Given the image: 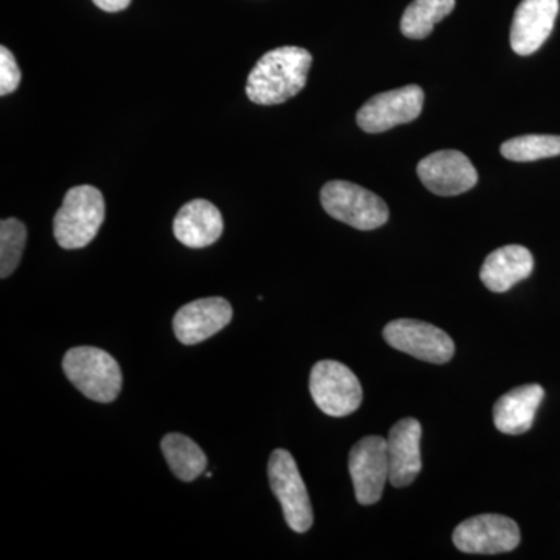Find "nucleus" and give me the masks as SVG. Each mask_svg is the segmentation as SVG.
I'll use <instances>...</instances> for the list:
<instances>
[{
    "label": "nucleus",
    "instance_id": "f257e3e1",
    "mask_svg": "<svg viewBox=\"0 0 560 560\" xmlns=\"http://www.w3.org/2000/svg\"><path fill=\"white\" fill-rule=\"evenodd\" d=\"M312 54L285 46L267 51L250 70L246 95L256 105H280L300 94L307 84Z\"/></svg>",
    "mask_w": 560,
    "mask_h": 560
},
{
    "label": "nucleus",
    "instance_id": "f03ea898",
    "mask_svg": "<svg viewBox=\"0 0 560 560\" xmlns=\"http://www.w3.org/2000/svg\"><path fill=\"white\" fill-rule=\"evenodd\" d=\"M105 213V198L97 187H72L54 219L55 241L65 249L84 248L97 237Z\"/></svg>",
    "mask_w": 560,
    "mask_h": 560
},
{
    "label": "nucleus",
    "instance_id": "7ed1b4c3",
    "mask_svg": "<svg viewBox=\"0 0 560 560\" xmlns=\"http://www.w3.org/2000/svg\"><path fill=\"white\" fill-rule=\"evenodd\" d=\"M66 377L88 399L109 404L119 397L121 371L106 350L80 346L68 350L62 360Z\"/></svg>",
    "mask_w": 560,
    "mask_h": 560
},
{
    "label": "nucleus",
    "instance_id": "20e7f679",
    "mask_svg": "<svg viewBox=\"0 0 560 560\" xmlns=\"http://www.w3.org/2000/svg\"><path fill=\"white\" fill-rule=\"evenodd\" d=\"M320 202L331 219L360 231L377 230L389 219L388 206L381 197L349 180L327 183Z\"/></svg>",
    "mask_w": 560,
    "mask_h": 560
},
{
    "label": "nucleus",
    "instance_id": "39448f33",
    "mask_svg": "<svg viewBox=\"0 0 560 560\" xmlns=\"http://www.w3.org/2000/svg\"><path fill=\"white\" fill-rule=\"evenodd\" d=\"M268 478L272 493L282 506L287 525L294 533H307L313 525L312 503L296 460L290 452L278 448L271 453Z\"/></svg>",
    "mask_w": 560,
    "mask_h": 560
},
{
    "label": "nucleus",
    "instance_id": "423d86ee",
    "mask_svg": "<svg viewBox=\"0 0 560 560\" xmlns=\"http://www.w3.org/2000/svg\"><path fill=\"white\" fill-rule=\"evenodd\" d=\"M311 394L324 415L345 418L359 410L363 389L346 364L323 360L311 372Z\"/></svg>",
    "mask_w": 560,
    "mask_h": 560
},
{
    "label": "nucleus",
    "instance_id": "0eeeda50",
    "mask_svg": "<svg viewBox=\"0 0 560 560\" xmlns=\"http://www.w3.org/2000/svg\"><path fill=\"white\" fill-rule=\"evenodd\" d=\"M453 544L467 555H500L518 547L521 529L517 523L504 515H475L456 526Z\"/></svg>",
    "mask_w": 560,
    "mask_h": 560
},
{
    "label": "nucleus",
    "instance_id": "6e6552de",
    "mask_svg": "<svg viewBox=\"0 0 560 560\" xmlns=\"http://www.w3.org/2000/svg\"><path fill=\"white\" fill-rule=\"evenodd\" d=\"M390 348L429 363L444 364L455 353V342L433 324L418 319H396L383 330Z\"/></svg>",
    "mask_w": 560,
    "mask_h": 560
},
{
    "label": "nucleus",
    "instance_id": "1a4fd4ad",
    "mask_svg": "<svg viewBox=\"0 0 560 560\" xmlns=\"http://www.w3.org/2000/svg\"><path fill=\"white\" fill-rule=\"evenodd\" d=\"M349 471L357 501L363 506L377 503L389 481L388 442L381 436L357 442L350 451Z\"/></svg>",
    "mask_w": 560,
    "mask_h": 560
},
{
    "label": "nucleus",
    "instance_id": "9d476101",
    "mask_svg": "<svg viewBox=\"0 0 560 560\" xmlns=\"http://www.w3.org/2000/svg\"><path fill=\"white\" fill-rule=\"evenodd\" d=\"M425 95L416 84L374 95L357 113L361 130L371 132L388 131L397 125L410 124L422 113Z\"/></svg>",
    "mask_w": 560,
    "mask_h": 560
},
{
    "label": "nucleus",
    "instance_id": "9b49d317",
    "mask_svg": "<svg viewBox=\"0 0 560 560\" xmlns=\"http://www.w3.org/2000/svg\"><path fill=\"white\" fill-rule=\"evenodd\" d=\"M423 186L440 197H455L474 189L478 172L469 158L458 150H441L423 158L418 164Z\"/></svg>",
    "mask_w": 560,
    "mask_h": 560
},
{
    "label": "nucleus",
    "instance_id": "f8f14e48",
    "mask_svg": "<svg viewBox=\"0 0 560 560\" xmlns=\"http://www.w3.org/2000/svg\"><path fill=\"white\" fill-rule=\"evenodd\" d=\"M232 307L224 298H205L184 305L173 318V331L183 345L209 340L232 320Z\"/></svg>",
    "mask_w": 560,
    "mask_h": 560
},
{
    "label": "nucleus",
    "instance_id": "ddd939ff",
    "mask_svg": "<svg viewBox=\"0 0 560 560\" xmlns=\"http://www.w3.org/2000/svg\"><path fill=\"white\" fill-rule=\"evenodd\" d=\"M558 13L559 0H522L512 21V50L518 55L539 50L550 38Z\"/></svg>",
    "mask_w": 560,
    "mask_h": 560
},
{
    "label": "nucleus",
    "instance_id": "4468645a",
    "mask_svg": "<svg viewBox=\"0 0 560 560\" xmlns=\"http://www.w3.org/2000/svg\"><path fill=\"white\" fill-rule=\"evenodd\" d=\"M422 425L418 419H401L389 430V482L394 488H407L422 470L420 460Z\"/></svg>",
    "mask_w": 560,
    "mask_h": 560
},
{
    "label": "nucleus",
    "instance_id": "2eb2a0df",
    "mask_svg": "<svg viewBox=\"0 0 560 560\" xmlns=\"http://www.w3.org/2000/svg\"><path fill=\"white\" fill-rule=\"evenodd\" d=\"M223 217L206 200H194L179 209L173 220V234L184 246L201 249L213 245L223 234Z\"/></svg>",
    "mask_w": 560,
    "mask_h": 560
},
{
    "label": "nucleus",
    "instance_id": "dca6fc26",
    "mask_svg": "<svg viewBox=\"0 0 560 560\" xmlns=\"http://www.w3.org/2000/svg\"><path fill=\"white\" fill-rule=\"evenodd\" d=\"M534 270L533 254L522 245H508L490 253L482 264L480 278L486 289L504 293L515 283L529 278Z\"/></svg>",
    "mask_w": 560,
    "mask_h": 560
},
{
    "label": "nucleus",
    "instance_id": "f3484780",
    "mask_svg": "<svg viewBox=\"0 0 560 560\" xmlns=\"http://www.w3.org/2000/svg\"><path fill=\"white\" fill-rule=\"evenodd\" d=\"M540 385H525L510 390L493 405V423L504 434H523L533 427L537 408L544 400Z\"/></svg>",
    "mask_w": 560,
    "mask_h": 560
},
{
    "label": "nucleus",
    "instance_id": "a211bd4d",
    "mask_svg": "<svg viewBox=\"0 0 560 560\" xmlns=\"http://www.w3.org/2000/svg\"><path fill=\"white\" fill-rule=\"evenodd\" d=\"M162 453L173 475L180 481L190 482L205 474L208 467L206 453L197 442L180 433H168L161 442Z\"/></svg>",
    "mask_w": 560,
    "mask_h": 560
},
{
    "label": "nucleus",
    "instance_id": "6ab92c4d",
    "mask_svg": "<svg viewBox=\"0 0 560 560\" xmlns=\"http://www.w3.org/2000/svg\"><path fill=\"white\" fill-rule=\"evenodd\" d=\"M455 5L456 0H415L401 16L400 31L410 39L427 38Z\"/></svg>",
    "mask_w": 560,
    "mask_h": 560
},
{
    "label": "nucleus",
    "instance_id": "aec40b11",
    "mask_svg": "<svg viewBox=\"0 0 560 560\" xmlns=\"http://www.w3.org/2000/svg\"><path fill=\"white\" fill-rule=\"evenodd\" d=\"M501 154L514 162H533L560 156V136L528 135L506 140Z\"/></svg>",
    "mask_w": 560,
    "mask_h": 560
},
{
    "label": "nucleus",
    "instance_id": "412c9836",
    "mask_svg": "<svg viewBox=\"0 0 560 560\" xmlns=\"http://www.w3.org/2000/svg\"><path fill=\"white\" fill-rule=\"evenodd\" d=\"M27 242V228L16 219H5L0 223V278L13 275L24 253Z\"/></svg>",
    "mask_w": 560,
    "mask_h": 560
},
{
    "label": "nucleus",
    "instance_id": "4be33fe9",
    "mask_svg": "<svg viewBox=\"0 0 560 560\" xmlns=\"http://www.w3.org/2000/svg\"><path fill=\"white\" fill-rule=\"evenodd\" d=\"M21 69L16 58L5 46L0 47V95L13 94L21 84Z\"/></svg>",
    "mask_w": 560,
    "mask_h": 560
},
{
    "label": "nucleus",
    "instance_id": "5701e85b",
    "mask_svg": "<svg viewBox=\"0 0 560 560\" xmlns=\"http://www.w3.org/2000/svg\"><path fill=\"white\" fill-rule=\"evenodd\" d=\"M98 9L108 11V13H119V11L128 9L131 0H92Z\"/></svg>",
    "mask_w": 560,
    "mask_h": 560
}]
</instances>
